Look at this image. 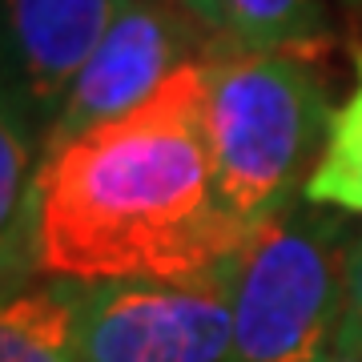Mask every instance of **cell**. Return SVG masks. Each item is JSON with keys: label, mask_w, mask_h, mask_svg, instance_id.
<instances>
[{"label": "cell", "mask_w": 362, "mask_h": 362, "mask_svg": "<svg viewBox=\"0 0 362 362\" xmlns=\"http://www.w3.org/2000/svg\"><path fill=\"white\" fill-rule=\"evenodd\" d=\"M25 233L28 266L57 282L197 278L233 266L254 230L221 197L202 61L40 157Z\"/></svg>", "instance_id": "1"}, {"label": "cell", "mask_w": 362, "mask_h": 362, "mask_svg": "<svg viewBox=\"0 0 362 362\" xmlns=\"http://www.w3.org/2000/svg\"><path fill=\"white\" fill-rule=\"evenodd\" d=\"M338 346L362 350V238H354L346 250V290H342V330Z\"/></svg>", "instance_id": "11"}, {"label": "cell", "mask_w": 362, "mask_h": 362, "mask_svg": "<svg viewBox=\"0 0 362 362\" xmlns=\"http://www.w3.org/2000/svg\"><path fill=\"white\" fill-rule=\"evenodd\" d=\"M302 197L338 214H362V40L354 45V81L334 105L322 157Z\"/></svg>", "instance_id": "9"}, {"label": "cell", "mask_w": 362, "mask_h": 362, "mask_svg": "<svg viewBox=\"0 0 362 362\" xmlns=\"http://www.w3.org/2000/svg\"><path fill=\"white\" fill-rule=\"evenodd\" d=\"M173 4H181L185 13L197 16V21H202V25L209 28V16H214V0H173Z\"/></svg>", "instance_id": "12"}, {"label": "cell", "mask_w": 362, "mask_h": 362, "mask_svg": "<svg viewBox=\"0 0 362 362\" xmlns=\"http://www.w3.org/2000/svg\"><path fill=\"white\" fill-rule=\"evenodd\" d=\"M0 362H81L73 282H52L4 298Z\"/></svg>", "instance_id": "8"}, {"label": "cell", "mask_w": 362, "mask_h": 362, "mask_svg": "<svg viewBox=\"0 0 362 362\" xmlns=\"http://www.w3.org/2000/svg\"><path fill=\"white\" fill-rule=\"evenodd\" d=\"M346 4H362V0H346Z\"/></svg>", "instance_id": "14"}, {"label": "cell", "mask_w": 362, "mask_h": 362, "mask_svg": "<svg viewBox=\"0 0 362 362\" xmlns=\"http://www.w3.org/2000/svg\"><path fill=\"white\" fill-rule=\"evenodd\" d=\"M33 145H28V117L13 109V97L4 101V125H0V233H4V274H13V262H28V194H33Z\"/></svg>", "instance_id": "10"}, {"label": "cell", "mask_w": 362, "mask_h": 362, "mask_svg": "<svg viewBox=\"0 0 362 362\" xmlns=\"http://www.w3.org/2000/svg\"><path fill=\"white\" fill-rule=\"evenodd\" d=\"M209 49L233 52H322V0H214Z\"/></svg>", "instance_id": "7"}, {"label": "cell", "mask_w": 362, "mask_h": 362, "mask_svg": "<svg viewBox=\"0 0 362 362\" xmlns=\"http://www.w3.org/2000/svg\"><path fill=\"white\" fill-rule=\"evenodd\" d=\"M202 73L221 197L242 226L258 230L302 202L322 157L334 105L318 52L209 49Z\"/></svg>", "instance_id": "2"}, {"label": "cell", "mask_w": 362, "mask_h": 362, "mask_svg": "<svg viewBox=\"0 0 362 362\" xmlns=\"http://www.w3.org/2000/svg\"><path fill=\"white\" fill-rule=\"evenodd\" d=\"M330 362H362V350H354V346H338L334 354H330Z\"/></svg>", "instance_id": "13"}, {"label": "cell", "mask_w": 362, "mask_h": 362, "mask_svg": "<svg viewBox=\"0 0 362 362\" xmlns=\"http://www.w3.org/2000/svg\"><path fill=\"white\" fill-rule=\"evenodd\" d=\"M81 362H226L233 266L197 278L73 282Z\"/></svg>", "instance_id": "4"}, {"label": "cell", "mask_w": 362, "mask_h": 362, "mask_svg": "<svg viewBox=\"0 0 362 362\" xmlns=\"http://www.w3.org/2000/svg\"><path fill=\"white\" fill-rule=\"evenodd\" d=\"M346 221L294 202L250 233L233 262V338L226 362H330L342 330Z\"/></svg>", "instance_id": "3"}, {"label": "cell", "mask_w": 362, "mask_h": 362, "mask_svg": "<svg viewBox=\"0 0 362 362\" xmlns=\"http://www.w3.org/2000/svg\"><path fill=\"white\" fill-rule=\"evenodd\" d=\"M214 45L209 28L173 0H129L105 33L89 65L69 85L65 101L49 117L40 157L61 153L89 129L129 113L149 93L189 61H202Z\"/></svg>", "instance_id": "5"}, {"label": "cell", "mask_w": 362, "mask_h": 362, "mask_svg": "<svg viewBox=\"0 0 362 362\" xmlns=\"http://www.w3.org/2000/svg\"><path fill=\"white\" fill-rule=\"evenodd\" d=\"M129 0H8L16 65L25 97L45 113H57L69 85L89 65Z\"/></svg>", "instance_id": "6"}]
</instances>
